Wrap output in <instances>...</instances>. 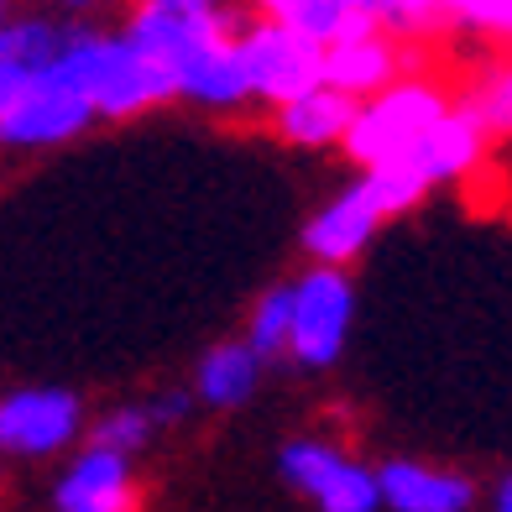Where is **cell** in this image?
<instances>
[{"label": "cell", "instance_id": "1", "mask_svg": "<svg viewBox=\"0 0 512 512\" xmlns=\"http://www.w3.org/2000/svg\"><path fill=\"white\" fill-rule=\"evenodd\" d=\"M48 74L68 84L74 95H84L95 121H131V115H147L173 100V79L162 63H152L142 48H131L126 37H105L84 27H68Z\"/></svg>", "mask_w": 512, "mask_h": 512}, {"label": "cell", "instance_id": "2", "mask_svg": "<svg viewBox=\"0 0 512 512\" xmlns=\"http://www.w3.org/2000/svg\"><path fill=\"white\" fill-rule=\"evenodd\" d=\"M455 100L439 89L434 79H418V74H403L398 84H387L382 95H371L356 105L351 115V131H345V152L361 173L371 168H387V162H403L418 136H424L439 115H445Z\"/></svg>", "mask_w": 512, "mask_h": 512}, {"label": "cell", "instance_id": "3", "mask_svg": "<svg viewBox=\"0 0 512 512\" xmlns=\"http://www.w3.org/2000/svg\"><path fill=\"white\" fill-rule=\"evenodd\" d=\"M293 293V319H288V361H298L304 371H330L345 345H351V324H356V288L351 272L340 267H309L298 283H288Z\"/></svg>", "mask_w": 512, "mask_h": 512}, {"label": "cell", "instance_id": "4", "mask_svg": "<svg viewBox=\"0 0 512 512\" xmlns=\"http://www.w3.org/2000/svg\"><path fill=\"white\" fill-rule=\"evenodd\" d=\"M277 476L319 512H382L377 465L345 455L330 439H288L277 450Z\"/></svg>", "mask_w": 512, "mask_h": 512}, {"label": "cell", "instance_id": "5", "mask_svg": "<svg viewBox=\"0 0 512 512\" xmlns=\"http://www.w3.org/2000/svg\"><path fill=\"white\" fill-rule=\"evenodd\" d=\"M236 53H241V74H246L251 100H267L272 110L324 84V53L314 42L293 37L288 27H272V21L241 27Z\"/></svg>", "mask_w": 512, "mask_h": 512}, {"label": "cell", "instance_id": "6", "mask_svg": "<svg viewBox=\"0 0 512 512\" xmlns=\"http://www.w3.org/2000/svg\"><path fill=\"white\" fill-rule=\"evenodd\" d=\"M84 434V403L68 387H16L0 398V455L48 460Z\"/></svg>", "mask_w": 512, "mask_h": 512}, {"label": "cell", "instance_id": "7", "mask_svg": "<svg viewBox=\"0 0 512 512\" xmlns=\"http://www.w3.org/2000/svg\"><path fill=\"white\" fill-rule=\"evenodd\" d=\"M95 110L84 95H74L68 84H58L48 68L11 100V110L0 115V142L6 147H63L79 131H89Z\"/></svg>", "mask_w": 512, "mask_h": 512}, {"label": "cell", "instance_id": "8", "mask_svg": "<svg viewBox=\"0 0 512 512\" xmlns=\"http://www.w3.org/2000/svg\"><path fill=\"white\" fill-rule=\"evenodd\" d=\"M53 507L58 512H142V486H136L131 455L84 445L58 476Z\"/></svg>", "mask_w": 512, "mask_h": 512}, {"label": "cell", "instance_id": "9", "mask_svg": "<svg viewBox=\"0 0 512 512\" xmlns=\"http://www.w3.org/2000/svg\"><path fill=\"white\" fill-rule=\"evenodd\" d=\"M377 497L387 512H471L476 481L429 460H382L377 465Z\"/></svg>", "mask_w": 512, "mask_h": 512}, {"label": "cell", "instance_id": "10", "mask_svg": "<svg viewBox=\"0 0 512 512\" xmlns=\"http://www.w3.org/2000/svg\"><path fill=\"white\" fill-rule=\"evenodd\" d=\"M377 230H382L377 204L366 199L361 183H351V189H340L330 204H319L309 215V225H304V256L314 267H340L345 272L371 246Z\"/></svg>", "mask_w": 512, "mask_h": 512}, {"label": "cell", "instance_id": "11", "mask_svg": "<svg viewBox=\"0 0 512 512\" xmlns=\"http://www.w3.org/2000/svg\"><path fill=\"white\" fill-rule=\"evenodd\" d=\"M225 32H241L236 21H230V11L199 16V11L168 6V0H142V6L131 11V21H126L121 37L131 42V48H142L152 63L173 68L189 48H199V42H209V37H225ZM168 79H173V74H168Z\"/></svg>", "mask_w": 512, "mask_h": 512}, {"label": "cell", "instance_id": "12", "mask_svg": "<svg viewBox=\"0 0 512 512\" xmlns=\"http://www.w3.org/2000/svg\"><path fill=\"white\" fill-rule=\"evenodd\" d=\"M413 53L403 42H392L387 32H371L356 42H340V48H324V89H335L345 100H371L382 95L387 84H398L403 74H413Z\"/></svg>", "mask_w": 512, "mask_h": 512}, {"label": "cell", "instance_id": "13", "mask_svg": "<svg viewBox=\"0 0 512 512\" xmlns=\"http://www.w3.org/2000/svg\"><path fill=\"white\" fill-rule=\"evenodd\" d=\"M486 142H492V136L481 131V121L455 100L424 136H418V147H413L403 162L429 183V189H439V183L471 178V173L481 168V157H486Z\"/></svg>", "mask_w": 512, "mask_h": 512}, {"label": "cell", "instance_id": "14", "mask_svg": "<svg viewBox=\"0 0 512 512\" xmlns=\"http://www.w3.org/2000/svg\"><path fill=\"white\" fill-rule=\"evenodd\" d=\"M168 74H173V95L194 100L204 110H241L251 100L246 74H241V53H236V32L209 37V42H199V48H189Z\"/></svg>", "mask_w": 512, "mask_h": 512}, {"label": "cell", "instance_id": "15", "mask_svg": "<svg viewBox=\"0 0 512 512\" xmlns=\"http://www.w3.org/2000/svg\"><path fill=\"white\" fill-rule=\"evenodd\" d=\"M256 11H262V21H272V27H288L293 37L314 42L319 53L382 32L371 0H256Z\"/></svg>", "mask_w": 512, "mask_h": 512}, {"label": "cell", "instance_id": "16", "mask_svg": "<svg viewBox=\"0 0 512 512\" xmlns=\"http://www.w3.org/2000/svg\"><path fill=\"white\" fill-rule=\"evenodd\" d=\"M262 356L251 351L246 340H220V345H209V351L199 356L194 366V403L204 408H246L256 398V387H262Z\"/></svg>", "mask_w": 512, "mask_h": 512}, {"label": "cell", "instance_id": "17", "mask_svg": "<svg viewBox=\"0 0 512 512\" xmlns=\"http://www.w3.org/2000/svg\"><path fill=\"white\" fill-rule=\"evenodd\" d=\"M351 115H356V100L335 95V89H309L288 105L272 110V126L288 147H340L345 131H351Z\"/></svg>", "mask_w": 512, "mask_h": 512}, {"label": "cell", "instance_id": "18", "mask_svg": "<svg viewBox=\"0 0 512 512\" xmlns=\"http://www.w3.org/2000/svg\"><path fill=\"white\" fill-rule=\"evenodd\" d=\"M68 27H53L42 16H21V21H6L0 27V74L16 79V84H32L42 68H48L63 48Z\"/></svg>", "mask_w": 512, "mask_h": 512}, {"label": "cell", "instance_id": "19", "mask_svg": "<svg viewBox=\"0 0 512 512\" xmlns=\"http://www.w3.org/2000/svg\"><path fill=\"white\" fill-rule=\"evenodd\" d=\"M152 439H157V424H152L147 403H115L89 424V445L115 450V455H136V450H147Z\"/></svg>", "mask_w": 512, "mask_h": 512}, {"label": "cell", "instance_id": "20", "mask_svg": "<svg viewBox=\"0 0 512 512\" xmlns=\"http://www.w3.org/2000/svg\"><path fill=\"white\" fill-rule=\"evenodd\" d=\"M288 319H293V293H288V283H277V288H267L251 304V319H246V335L241 340L262 361H272V356L288 351Z\"/></svg>", "mask_w": 512, "mask_h": 512}, {"label": "cell", "instance_id": "21", "mask_svg": "<svg viewBox=\"0 0 512 512\" xmlns=\"http://www.w3.org/2000/svg\"><path fill=\"white\" fill-rule=\"evenodd\" d=\"M356 183L366 189V199L377 204V215H382V220L408 215V209H413V204H424V194H429V183L418 178L408 162H387V168H371V173H361Z\"/></svg>", "mask_w": 512, "mask_h": 512}, {"label": "cell", "instance_id": "22", "mask_svg": "<svg viewBox=\"0 0 512 512\" xmlns=\"http://www.w3.org/2000/svg\"><path fill=\"white\" fill-rule=\"evenodd\" d=\"M460 105L476 115L486 136H512V58L497 63V68H486L481 84Z\"/></svg>", "mask_w": 512, "mask_h": 512}, {"label": "cell", "instance_id": "23", "mask_svg": "<svg viewBox=\"0 0 512 512\" xmlns=\"http://www.w3.org/2000/svg\"><path fill=\"white\" fill-rule=\"evenodd\" d=\"M377 11V27L392 37V42H413V37H429L445 27V0H371Z\"/></svg>", "mask_w": 512, "mask_h": 512}, {"label": "cell", "instance_id": "24", "mask_svg": "<svg viewBox=\"0 0 512 512\" xmlns=\"http://www.w3.org/2000/svg\"><path fill=\"white\" fill-rule=\"evenodd\" d=\"M445 16L471 32L512 42V0H445Z\"/></svg>", "mask_w": 512, "mask_h": 512}, {"label": "cell", "instance_id": "25", "mask_svg": "<svg viewBox=\"0 0 512 512\" xmlns=\"http://www.w3.org/2000/svg\"><path fill=\"white\" fill-rule=\"evenodd\" d=\"M147 413H152V424H157V429L183 424V418L194 413V392H162V398H152V403H147Z\"/></svg>", "mask_w": 512, "mask_h": 512}, {"label": "cell", "instance_id": "26", "mask_svg": "<svg viewBox=\"0 0 512 512\" xmlns=\"http://www.w3.org/2000/svg\"><path fill=\"white\" fill-rule=\"evenodd\" d=\"M492 512H512V471L497 476V486H492Z\"/></svg>", "mask_w": 512, "mask_h": 512}, {"label": "cell", "instance_id": "27", "mask_svg": "<svg viewBox=\"0 0 512 512\" xmlns=\"http://www.w3.org/2000/svg\"><path fill=\"white\" fill-rule=\"evenodd\" d=\"M168 6H178V11H199V16H209V11H225L220 0H168Z\"/></svg>", "mask_w": 512, "mask_h": 512}, {"label": "cell", "instance_id": "28", "mask_svg": "<svg viewBox=\"0 0 512 512\" xmlns=\"http://www.w3.org/2000/svg\"><path fill=\"white\" fill-rule=\"evenodd\" d=\"M21 89H27V84H16V79H6V74H0V115L11 110V100L21 95Z\"/></svg>", "mask_w": 512, "mask_h": 512}, {"label": "cell", "instance_id": "29", "mask_svg": "<svg viewBox=\"0 0 512 512\" xmlns=\"http://www.w3.org/2000/svg\"><path fill=\"white\" fill-rule=\"evenodd\" d=\"M63 6H95V0H63Z\"/></svg>", "mask_w": 512, "mask_h": 512}, {"label": "cell", "instance_id": "30", "mask_svg": "<svg viewBox=\"0 0 512 512\" xmlns=\"http://www.w3.org/2000/svg\"><path fill=\"white\" fill-rule=\"evenodd\" d=\"M6 21H11V16H6V0H0V27H6Z\"/></svg>", "mask_w": 512, "mask_h": 512}]
</instances>
